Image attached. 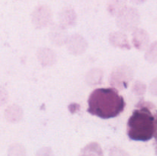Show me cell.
<instances>
[{"label": "cell", "mask_w": 157, "mask_h": 156, "mask_svg": "<svg viewBox=\"0 0 157 156\" xmlns=\"http://www.w3.org/2000/svg\"><path fill=\"white\" fill-rule=\"evenodd\" d=\"M88 112L102 119H110L121 113L125 106L122 96L113 88L94 90L88 99Z\"/></svg>", "instance_id": "obj_1"}, {"label": "cell", "mask_w": 157, "mask_h": 156, "mask_svg": "<svg viewBox=\"0 0 157 156\" xmlns=\"http://www.w3.org/2000/svg\"><path fill=\"white\" fill-rule=\"evenodd\" d=\"M154 133V119L147 109L136 110L128 121V136L135 141L146 142Z\"/></svg>", "instance_id": "obj_2"}]
</instances>
